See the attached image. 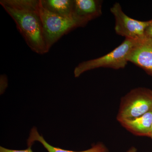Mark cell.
I'll return each instance as SVG.
<instances>
[{"label":"cell","instance_id":"cell-7","mask_svg":"<svg viewBox=\"0 0 152 152\" xmlns=\"http://www.w3.org/2000/svg\"><path fill=\"white\" fill-rule=\"evenodd\" d=\"M131 62L152 76V40L146 37L139 41L128 57Z\"/></svg>","mask_w":152,"mask_h":152},{"label":"cell","instance_id":"cell-4","mask_svg":"<svg viewBox=\"0 0 152 152\" xmlns=\"http://www.w3.org/2000/svg\"><path fill=\"white\" fill-rule=\"evenodd\" d=\"M39 7L44 37L49 51L63 36L74 29L82 27L74 18H63L52 13L44 8L40 3Z\"/></svg>","mask_w":152,"mask_h":152},{"label":"cell","instance_id":"cell-9","mask_svg":"<svg viewBox=\"0 0 152 152\" xmlns=\"http://www.w3.org/2000/svg\"><path fill=\"white\" fill-rule=\"evenodd\" d=\"M36 141L40 142L48 152H109L107 147L101 142L93 145L91 148L82 151H74L55 147L47 142L43 136H41L38 133L37 128L34 127L31 130L29 137L27 140L28 146H32Z\"/></svg>","mask_w":152,"mask_h":152},{"label":"cell","instance_id":"cell-13","mask_svg":"<svg viewBox=\"0 0 152 152\" xmlns=\"http://www.w3.org/2000/svg\"><path fill=\"white\" fill-rule=\"evenodd\" d=\"M126 152H137V150L135 147H132L127 151Z\"/></svg>","mask_w":152,"mask_h":152},{"label":"cell","instance_id":"cell-11","mask_svg":"<svg viewBox=\"0 0 152 152\" xmlns=\"http://www.w3.org/2000/svg\"><path fill=\"white\" fill-rule=\"evenodd\" d=\"M32 146H28L27 149L23 150L9 149L4 147H0V152H34L31 149Z\"/></svg>","mask_w":152,"mask_h":152},{"label":"cell","instance_id":"cell-14","mask_svg":"<svg viewBox=\"0 0 152 152\" xmlns=\"http://www.w3.org/2000/svg\"><path fill=\"white\" fill-rule=\"evenodd\" d=\"M149 137H150V138L152 140V124L151 125V131H150Z\"/></svg>","mask_w":152,"mask_h":152},{"label":"cell","instance_id":"cell-10","mask_svg":"<svg viewBox=\"0 0 152 152\" xmlns=\"http://www.w3.org/2000/svg\"><path fill=\"white\" fill-rule=\"evenodd\" d=\"M41 5L52 13L73 18L74 0H40Z\"/></svg>","mask_w":152,"mask_h":152},{"label":"cell","instance_id":"cell-1","mask_svg":"<svg viewBox=\"0 0 152 152\" xmlns=\"http://www.w3.org/2000/svg\"><path fill=\"white\" fill-rule=\"evenodd\" d=\"M40 0H1L30 49L38 54L49 52L40 13Z\"/></svg>","mask_w":152,"mask_h":152},{"label":"cell","instance_id":"cell-8","mask_svg":"<svg viewBox=\"0 0 152 152\" xmlns=\"http://www.w3.org/2000/svg\"><path fill=\"white\" fill-rule=\"evenodd\" d=\"M119 123L134 135L149 137L152 124V110L137 118L123 120Z\"/></svg>","mask_w":152,"mask_h":152},{"label":"cell","instance_id":"cell-6","mask_svg":"<svg viewBox=\"0 0 152 152\" xmlns=\"http://www.w3.org/2000/svg\"><path fill=\"white\" fill-rule=\"evenodd\" d=\"M102 3L99 0H74L73 18L84 26L102 15Z\"/></svg>","mask_w":152,"mask_h":152},{"label":"cell","instance_id":"cell-2","mask_svg":"<svg viewBox=\"0 0 152 152\" xmlns=\"http://www.w3.org/2000/svg\"><path fill=\"white\" fill-rule=\"evenodd\" d=\"M139 41L125 39L119 46L104 56L79 64L74 71L75 77L87 71L99 68L124 69L128 62V57L133 48Z\"/></svg>","mask_w":152,"mask_h":152},{"label":"cell","instance_id":"cell-3","mask_svg":"<svg viewBox=\"0 0 152 152\" xmlns=\"http://www.w3.org/2000/svg\"><path fill=\"white\" fill-rule=\"evenodd\" d=\"M152 110V90L138 88L121 99L117 120L119 122L142 115Z\"/></svg>","mask_w":152,"mask_h":152},{"label":"cell","instance_id":"cell-5","mask_svg":"<svg viewBox=\"0 0 152 152\" xmlns=\"http://www.w3.org/2000/svg\"><path fill=\"white\" fill-rule=\"evenodd\" d=\"M110 11L115 17V29L118 34L136 41L142 40L146 37L145 31L150 20L142 21L130 18L123 12L118 3L114 4Z\"/></svg>","mask_w":152,"mask_h":152},{"label":"cell","instance_id":"cell-12","mask_svg":"<svg viewBox=\"0 0 152 152\" xmlns=\"http://www.w3.org/2000/svg\"><path fill=\"white\" fill-rule=\"evenodd\" d=\"M145 35L152 40V20H150V23L145 31Z\"/></svg>","mask_w":152,"mask_h":152}]
</instances>
